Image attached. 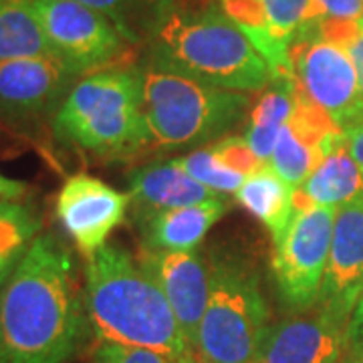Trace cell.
<instances>
[{"instance_id":"2","label":"cell","mask_w":363,"mask_h":363,"mask_svg":"<svg viewBox=\"0 0 363 363\" xmlns=\"http://www.w3.org/2000/svg\"><path fill=\"white\" fill-rule=\"evenodd\" d=\"M85 307L97 343L196 355L162 289L119 245L87 259Z\"/></svg>"},{"instance_id":"26","label":"cell","mask_w":363,"mask_h":363,"mask_svg":"<svg viewBox=\"0 0 363 363\" xmlns=\"http://www.w3.org/2000/svg\"><path fill=\"white\" fill-rule=\"evenodd\" d=\"M91 363H198V357L117 343H97L91 353Z\"/></svg>"},{"instance_id":"28","label":"cell","mask_w":363,"mask_h":363,"mask_svg":"<svg viewBox=\"0 0 363 363\" xmlns=\"http://www.w3.org/2000/svg\"><path fill=\"white\" fill-rule=\"evenodd\" d=\"M313 33L335 40L341 47H345V51L350 52L351 61L357 69L359 85L363 91V28L359 26V23H329V25L319 26ZM313 33H307V35H313Z\"/></svg>"},{"instance_id":"13","label":"cell","mask_w":363,"mask_h":363,"mask_svg":"<svg viewBox=\"0 0 363 363\" xmlns=\"http://www.w3.org/2000/svg\"><path fill=\"white\" fill-rule=\"evenodd\" d=\"M350 323L315 307L272 323L255 363H341Z\"/></svg>"},{"instance_id":"27","label":"cell","mask_w":363,"mask_h":363,"mask_svg":"<svg viewBox=\"0 0 363 363\" xmlns=\"http://www.w3.org/2000/svg\"><path fill=\"white\" fill-rule=\"evenodd\" d=\"M362 18L363 0H309L307 18L298 37L329 23H359Z\"/></svg>"},{"instance_id":"17","label":"cell","mask_w":363,"mask_h":363,"mask_svg":"<svg viewBox=\"0 0 363 363\" xmlns=\"http://www.w3.org/2000/svg\"><path fill=\"white\" fill-rule=\"evenodd\" d=\"M128 180H130L128 194L135 208V220L157 212L194 206L212 198H218V194L210 192L194 178H190L174 160L156 162L133 169Z\"/></svg>"},{"instance_id":"8","label":"cell","mask_w":363,"mask_h":363,"mask_svg":"<svg viewBox=\"0 0 363 363\" xmlns=\"http://www.w3.org/2000/svg\"><path fill=\"white\" fill-rule=\"evenodd\" d=\"M291 73L298 93L347 131L363 119V91L350 52L321 35H303L291 47Z\"/></svg>"},{"instance_id":"18","label":"cell","mask_w":363,"mask_h":363,"mask_svg":"<svg viewBox=\"0 0 363 363\" xmlns=\"http://www.w3.org/2000/svg\"><path fill=\"white\" fill-rule=\"evenodd\" d=\"M174 162L190 178L218 196L236 194L248 176L262 164L248 147L245 135H224Z\"/></svg>"},{"instance_id":"19","label":"cell","mask_w":363,"mask_h":363,"mask_svg":"<svg viewBox=\"0 0 363 363\" xmlns=\"http://www.w3.org/2000/svg\"><path fill=\"white\" fill-rule=\"evenodd\" d=\"M226 210V200L218 196L202 204L174 208L138 218L135 222L142 230V247L156 250H196Z\"/></svg>"},{"instance_id":"6","label":"cell","mask_w":363,"mask_h":363,"mask_svg":"<svg viewBox=\"0 0 363 363\" xmlns=\"http://www.w3.org/2000/svg\"><path fill=\"white\" fill-rule=\"evenodd\" d=\"M208 262L210 297L194 341L198 363H255L272 325L259 272L228 250Z\"/></svg>"},{"instance_id":"25","label":"cell","mask_w":363,"mask_h":363,"mask_svg":"<svg viewBox=\"0 0 363 363\" xmlns=\"http://www.w3.org/2000/svg\"><path fill=\"white\" fill-rule=\"evenodd\" d=\"M37 208L23 200H0V289L40 234Z\"/></svg>"},{"instance_id":"14","label":"cell","mask_w":363,"mask_h":363,"mask_svg":"<svg viewBox=\"0 0 363 363\" xmlns=\"http://www.w3.org/2000/svg\"><path fill=\"white\" fill-rule=\"evenodd\" d=\"M138 260L162 289L184 335L194 350L196 333L210 297V262L196 250L142 247Z\"/></svg>"},{"instance_id":"15","label":"cell","mask_w":363,"mask_h":363,"mask_svg":"<svg viewBox=\"0 0 363 363\" xmlns=\"http://www.w3.org/2000/svg\"><path fill=\"white\" fill-rule=\"evenodd\" d=\"M363 295V194L337 208L317 307L350 323Z\"/></svg>"},{"instance_id":"24","label":"cell","mask_w":363,"mask_h":363,"mask_svg":"<svg viewBox=\"0 0 363 363\" xmlns=\"http://www.w3.org/2000/svg\"><path fill=\"white\" fill-rule=\"evenodd\" d=\"M52 55L33 0H0V63Z\"/></svg>"},{"instance_id":"21","label":"cell","mask_w":363,"mask_h":363,"mask_svg":"<svg viewBox=\"0 0 363 363\" xmlns=\"http://www.w3.org/2000/svg\"><path fill=\"white\" fill-rule=\"evenodd\" d=\"M295 192L297 188L283 180L271 164H260L234 196L277 240L295 214Z\"/></svg>"},{"instance_id":"20","label":"cell","mask_w":363,"mask_h":363,"mask_svg":"<svg viewBox=\"0 0 363 363\" xmlns=\"http://www.w3.org/2000/svg\"><path fill=\"white\" fill-rule=\"evenodd\" d=\"M363 194V169L347 142L333 147L295 192V210L305 206L339 208Z\"/></svg>"},{"instance_id":"11","label":"cell","mask_w":363,"mask_h":363,"mask_svg":"<svg viewBox=\"0 0 363 363\" xmlns=\"http://www.w3.org/2000/svg\"><path fill=\"white\" fill-rule=\"evenodd\" d=\"M131 198L89 174L67 178L57 194L55 210L67 236L89 259L107 245L130 210Z\"/></svg>"},{"instance_id":"9","label":"cell","mask_w":363,"mask_h":363,"mask_svg":"<svg viewBox=\"0 0 363 363\" xmlns=\"http://www.w3.org/2000/svg\"><path fill=\"white\" fill-rule=\"evenodd\" d=\"M51 52L77 77L116 67L131 45L105 14L77 0H33Z\"/></svg>"},{"instance_id":"12","label":"cell","mask_w":363,"mask_h":363,"mask_svg":"<svg viewBox=\"0 0 363 363\" xmlns=\"http://www.w3.org/2000/svg\"><path fill=\"white\" fill-rule=\"evenodd\" d=\"M255 49L269 63L274 79H291V47L305 25L309 0H220Z\"/></svg>"},{"instance_id":"23","label":"cell","mask_w":363,"mask_h":363,"mask_svg":"<svg viewBox=\"0 0 363 363\" xmlns=\"http://www.w3.org/2000/svg\"><path fill=\"white\" fill-rule=\"evenodd\" d=\"M105 14L130 45H143L156 37L160 26L180 6V0H77Z\"/></svg>"},{"instance_id":"32","label":"cell","mask_w":363,"mask_h":363,"mask_svg":"<svg viewBox=\"0 0 363 363\" xmlns=\"http://www.w3.org/2000/svg\"><path fill=\"white\" fill-rule=\"evenodd\" d=\"M341 363H363V359H362V357H357V355H353V353H350V351H347V355L343 357V362H341Z\"/></svg>"},{"instance_id":"4","label":"cell","mask_w":363,"mask_h":363,"mask_svg":"<svg viewBox=\"0 0 363 363\" xmlns=\"http://www.w3.org/2000/svg\"><path fill=\"white\" fill-rule=\"evenodd\" d=\"M52 131L67 145L105 160L145 154L143 69L116 65L79 79L52 117Z\"/></svg>"},{"instance_id":"29","label":"cell","mask_w":363,"mask_h":363,"mask_svg":"<svg viewBox=\"0 0 363 363\" xmlns=\"http://www.w3.org/2000/svg\"><path fill=\"white\" fill-rule=\"evenodd\" d=\"M347 351L363 359V295L353 309L347 327Z\"/></svg>"},{"instance_id":"3","label":"cell","mask_w":363,"mask_h":363,"mask_svg":"<svg viewBox=\"0 0 363 363\" xmlns=\"http://www.w3.org/2000/svg\"><path fill=\"white\" fill-rule=\"evenodd\" d=\"M150 45V65L240 93L264 91L272 71L218 4L178 6Z\"/></svg>"},{"instance_id":"31","label":"cell","mask_w":363,"mask_h":363,"mask_svg":"<svg viewBox=\"0 0 363 363\" xmlns=\"http://www.w3.org/2000/svg\"><path fill=\"white\" fill-rule=\"evenodd\" d=\"M345 142H347V147H350V154L353 156V160L363 169V119L357 125H353L351 130L345 131Z\"/></svg>"},{"instance_id":"1","label":"cell","mask_w":363,"mask_h":363,"mask_svg":"<svg viewBox=\"0 0 363 363\" xmlns=\"http://www.w3.org/2000/svg\"><path fill=\"white\" fill-rule=\"evenodd\" d=\"M89 329L71 248L39 234L0 289V363H67Z\"/></svg>"},{"instance_id":"30","label":"cell","mask_w":363,"mask_h":363,"mask_svg":"<svg viewBox=\"0 0 363 363\" xmlns=\"http://www.w3.org/2000/svg\"><path fill=\"white\" fill-rule=\"evenodd\" d=\"M30 192V186L21 180H13L0 172V200H23Z\"/></svg>"},{"instance_id":"5","label":"cell","mask_w":363,"mask_h":363,"mask_svg":"<svg viewBox=\"0 0 363 363\" xmlns=\"http://www.w3.org/2000/svg\"><path fill=\"white\" fill-rule=\"evenodd\" d=\"M147 150L160 154L216 142L248 119L250 95L208 85L160 67H143Z\"/></svg>"},{"instance_id":"10","label":"cell","mask_w":363,"mask_h":363,"mask_svg":"<svg viewBox=\"0 0 363 363\" xmlns=\"http://www.w3.org/2000/svg\"><path fill=\"white\" fill-rule=\"evenodd\" d=\"M79 79L55 55L0 63V119L30 125L55 117Z\"/></svg>"},{"instance_id":"33","label":"cell","mask_w":363,"mask_h":363,"mask_svg":"<svg viewBox=\"0 0 363 363\" xmlns=\"http://www.w3.org/2000/svg\"><path fill=\"white\" fill-rule=\"evenodd\" d=\"M359 26H362V28H363V18H362V21H359Z\"/></svg>"},{"instance_id":"7","label":"cell","mask_w":363,"mask_h":363,"mask_svg":"<svg viewBox=\"0 0 363 363\" xmlns=\"http://www.w3.org/2000/svg\"><path fill=\"white\" fill-rule=\"evenodd\" d=\"M337 208H297L277 240H272V279L281 305L291 315L317 307L329 260Z\"/></svg>"},{"instance_id":"22","label":"cell","mask_w":363,"mask_h":363,"mask_svg":"<svg viewBox=\"0 0 363 363\" xmlns=\"http://www.w3.org/2000/svg\"><path fill=\"white\" fill-rule=\"evenodd\" d=\"M297 99L298 91L293 77L272 79L271 85L262 91L260 99L250 109L245 140L262 164L271 162L277 138L285 128L289 117L293 116Z\"/></svg>"},{"instance_id":"16","label":"cell","mask_w":363,"mask_h":363,"mask_svg":"<svg viewBox=\"0 0 363 363\" xmlns=\"http://www.w3.org/2000/svg\"><path fill=\"white\" fill-rule=\"evenodd\" d=\"M341 142H345V131L339 130L331 117L298 93L297 107L279 133L269 164L283 180L298 188Z\"/></svg>"}]
</instances>
